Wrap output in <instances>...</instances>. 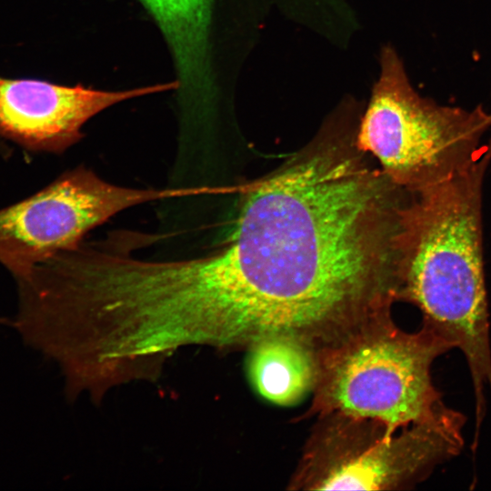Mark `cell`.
I'll return each instance as SVG.
<instances>
[{
  "label": "cell",
  "instance_id": "obj_1",
  "mask_svg": "<svg viewBox=\"0 0 491 491\" xmlns=\"http://www.w3.org/2000/svg\"><path fill=\"white\" fill-rule=\"evenodd\" d=\"M328 125L273 172L241 186L234 227L211 255L219 350L292 336L316 347L391 313L407 190Z\"/></svg>",
  "mask_w": 491,
  "mask_h": 491
},
{
  "label": "cell",
  "instance_id": "obj_2",
  "mask_svg": "<svg viewBox=\"0 0 491 491\" xmlns=\"http://www.w3.org/2000/svg\"><path fill=\"white\" fill-rule=\"evenodd\" d=\"M491 139L480 157L438 184L412 192L404 218L397 301L464 353L476 416L491 390V348L483 256L482 195Z\"/></svg>",
  "mask_w": 491,
  "mask_h": 491
},
{
  "label": "cell",
  "instance_id": "obj_3",
  "mask_svg": "<svg viewBox=\"0 0 491 491\" xmlns=\"http://www.w3.org/2000/svg\"><path fill=\"white\" fill-rule=\"evenodd\" d=\"M452 346L426 324L400 329L391 313L318 347L312 402L299 419L328 414L372 419L396 432L431 418L445 405L433 362Z\"/></svg>",
  "mask_w": 491,
  "mask_h": 491
},
{
  "label": "cell",
  "instance_id": "obj_4",
  "mask_svg": "<svg viewBox=\"0 0 491 491\" xmlns=\"http://www.w3.org/2000/svg\"><path fill=\"white\" fill-rule=\"evenodd\" d=\"M380 65L355 143L377 159L391 182L416 192L450 178L481 156L491 114L481 105L468 110L420 95L391 45L383 48Z\"/></svg>",
  "mask_w": 491,
  "mask_h": 491
},
{
  "label": "cell",
  "instance_id": "obj_5",
  "mask_svg": "<svg viewBox=\"0 0 491 491\" xmlns=\"http://www.w3.org/2000/svg\"><path fill=\"white\" fill-rule=\"evenodd\" d=\"M466 417L444 406L396 432L372 419L316 416L289 490L387 491L409 488L459 454Z\"/></svg>",
  "mask_w": 491,
  "mask_h": 491
},
{
  "label": "cell",
  "instance_id": "obj_6",
  "mask_svg": "<svg viewBox=\"0 0 491 491\" xmlns=\"http://www.w3.org/2000/svg\"><path fill=\"white\" fill-rule=\"evenodd\" d=\"M149 188L112 184L84 165L30 197L0 209V263L15 279L55 255L75 248L118 213L148 203Z\"/></svg>",
  "mask_w": 491,
  "mask_h": 491
},
{
  "label": "cell",
  "instance_id": "obj_7",
  "mask_svg": "<svg viewBox=\"0 0 491 491\" xmlns=\"http://www.w3.org/2000/svg\"><path fill=\"white\" fill-rule=\"evenodd\" d=\"M177 87L174 81L105 91L0 77V135L30 150L62 153L83 137V125L101 111L127 99Z\"/></svg>",
  "mask_w": 491,
  "mask_h": 491
},
{
  "label": "cell",
  "instance_id": "obj_8",
  "mask_svg": "<svg viewBox=\"0 0 491 491\" xmlns=\"http://www.w3.org/2000/svg\"><path fill=\"white\" fill-rule=\"evenodd\" d=\"M246 369L256 394L279 406H292L313 394L318 376V347L301 338L273 335L246 349Z\"/></svg>",
  "mask_w": 491,
  "mask_h": 491
},
{
  "label": "cell",
  "instance_id": "obj_9",
  "mask_svg": "<svg viewBox=\"0 0 491 491\" xmlns=\"http://www.w3.org/2000/svg\"><path fill=\"white\" fill-rule=\"evenodd\" d=\"M160 27L173 54L185 98L208 92V35L213 0H139Z\"/></svg>",
  "mask_w": 491,
  "mask_h": 491
},
{
  "label": "cell",
  "instance_id": "obj_10",
  "mask_svg": "<svg viewBox=\"0 0 491 491\" xmlns=\"http://www.w3.org/2000/svg\"><path fill=\"white\" fill-rule=\"evenodd\" d=\"M3 322H5V320H4V319H2V318H0V323H3Z\"/></svg>",
  "mask_w": 491,
  "mask_h": 491
}]
</instances>
